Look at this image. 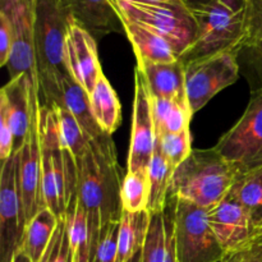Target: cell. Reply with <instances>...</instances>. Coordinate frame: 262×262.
<instances>
[{
  "label": "cell",
  "instance_id": "obj_1",
  "mask_svg": "<svg viewBox=\"0 0 262 262\" xmlns=\"http://www.w3.org/2000/svg\"><path fill=\"white\" fill-rule=\"evenodd\" d=\"M77 194L87 212L95 253L102 229L122 215V168L112 136L90 141V147L77 161Z\"/></svg>",
  "mask_w": 262,
  "mask_h": 262
},
{
  "label": "cell",
  "instance_id": "obj_2",
  "mask_svg": "<svg viewBox=\"0 0 262 262\" xmlns=\"http://www.w3.org/2000/svg\"><path fill=\"white\" fill-rule=\"evenodd\" d=\"M73 20L66 0L35 2V53L40 95L49 106H59L60 83L72 77L67 66L66 42Z\"/></svg>",
  "mask_w": 262,
  "mask_h": 262
},
{
  "label": "cell",
  "instance_id": "obj_3",
  "mask_svg": "<svg viewBox=\"0 0 262 262\" xmlns=\"http://www.w3.org/2000/svg\"><path fill=\"white\" fill-rule=\"evenodd\" d=\"M197 32L187 61L217 53H239L248 41L247 0H189Z\"/></svg>",
  "mask_w": 262,
  "mask_h": 262
},
{
  "label": "cell",
  "instance_id": "obj_4",
  "mask_svg": "<svg viewBox=\"0 0 262 262\" xmlns=\"http://www.w3.org/2000/svg\"><path fill=\"white\" fill-rule=\"evenodd\" d=\"M239 177L237 169L214 147L192 150L174 170L169 199L183 200L210 211L229 196Z\"/></svg>",
  "mask_w": 262,
  "mask_h": 262
},
{
  "label": "cell",
  "instance_id": "obj_5",
  "mask_svg": "<svg viewBox=\"0 0 262 262\" xmlns=\"http://www.w3.org/2000/svg\"><path fill=\"white\" fill-rule=\"evenodd\" d=\"M119 19L140 25L165 38L181 59L191 50L196 38V22L187 3L138 4L114 0Z\"/></svg>",
  "mask_w": 262,
  "mask_h": 262
},
{
  "label": "cell",
  "instance_id": "obj_6",
  "mask_svg": "<svg viewBox=\"0 0 262 262\" xmlns=\"http://www.w3.org/2000/svg\"><path fill=\"white\" fill-rule=\"evenodd\" d=\"M177 262H222L225 252L209 222V210L169 199Z\"/></svg>",
  "mask_w": 262,
  "mask_h": 262
},
{
  "label": "cell",
  "instance_id": "obj_7",
  "mask_svg": "<svg viewBox=\"0 0 262 262\" xmlns=\"http://www.w3.org/2000/svg\"><path fill=\"white\" fill-rule=\"evenodd\" d=\"M214 150L239 176L262 168V90L252 92L242 117L220 137Z\"/></svg>",
  "mask_w": 262,
  "mask_h": 262
},
{
  "label": "cell",
  "instance_id": "obj_8",
  "mask_svg": "<svg viewBox=\"0 0 262 262\" xmlns=\"http://www.w3.org/2000/svg\"><path fill=\"white\" fill-rule=\"evenodd\" d=\"M241 66L237 53H217L184 61L187 101L193 115L215 95L237 82Z\"/></svg>",
  "mask_w": 262,
  "mask_h": 262
},
{
  "label": "cell",
  "instance_id": "obj_9",
  "mask_svg": "<svg viewBox=\"0 0 262 262\" xmlns=\"http://www.w3.org/2000/svg\"><path fill=\"white\" fill-rule=\"evenodd\" d=\"M18 151L0 169V261L12 262L20 250L26 217L17 178Z\"/></svg>",
  "mask_w": 262,
  "mask_h": 262
},
{
  "label": "cell",
  "instance_id": "obj_10",
  "mask_svg": "<svg viewBox=\"0 0 262 262\" xmlns=\"http://www.w3.org/2000/svg\"><path fill=\"white\" fill-rule=\"evenodd\" d=\"M0 10L7 13L13 27V48L5 66L9 72V79L27 74L38 89L35 53V3L31 0H0Z\"/></svg>",
  "mask_w": 262,
  "mask_h": 262
},
{
  "label": "cell",
  "instance_id": "obj_11",
  "mask_svg": "<svg viewBox=\"0 0 262 262\" xmlns=\"http://www.w3.org/2000/svg\"><path fill=\"white\" fill-rule=\"evenodd\" d=\"M156 147V129L154 122L151 96L140 69H135L132 132L128 151L127 171H147Z\"/></svg>",
  "mask_w": 262,
  "mask_h": 262
},
{
  "label": "cell",
  "instance_id": "obj_12",
  "mask_svg": "<svg viewBox=\"0 0 262 262\" xmlns=\"http://www.w3.org/2000/svg\"><path fill=\"white\" fill-rule=\"evenodd\" d=\"M40 102V90L27 74L10 78L0 91V115L7 119L14 137V152L25 145Z\"/></svg>",
  "mask_w": 262,
  "mask_h": 262
},
{
  "label": "cell",
  "instance_id": "obj_13",
  "mask_svg": "<svg viewBox=\"0 0 262 262\" xmlns=\"http://www.w3.org/2000/svg\"><path fill=\"white\" fill-rule=\"evenodd\" d=\"M209 222L225 255L255 246V223L230 194L210 210Z\"/></svg>",
  "mask_w": 262,
  "mask_h": 262
},
{
  "label": "cell",
  "instance_id": "obj_14",
  "mask_svg": "<svg viewBox=\"0 0 262 262\" xmlns=\"http://www.w3.org/2000/svg\"><path fill=\"white\" fill-rule=\"evenodd\" d=\"M40 105V102H38ZM38 105L25 145L18 151L17 178L26 224L42 209L41 200V146L38 138Z\"/></svg>",
  "mask_w": 262,
  "mask_h": 262
},
{
  "label": "cell",
  "instance_id": "obj_15",
  "mask_svg": "<svg viewBox=\"0 0 262 262\" xmlns=\"http://www.w3.org/2000/svg\"><path fill=\"white\" fill-rule=\"evenodd\" d=\"M66 56L71 76L90 95L102 72L97 42L96 38L74 19L71 22L67 35Z\"/></svg>",
  "mask_w": 262,
  "mask_h": 262
},
{
  "label": "cell",
  "instance_id": "obj_16",
  "mask_svg": "<svg viewBox=\"0 0 262 262\" xmlns=\"http://www.w3.org/2000/svg\"><path fill=\"white\" fill-rule=\"evenodd\" d=\"M137 68L142 73L148 92L161 99H187L184 61L179 59L173 63L137 59Z\"/></svg>",
  "mask_w": 262,
  "mask_h": 262
},
{
  "label": "cell",
  "instance_id": "obj_17",
  "mask_svg": "<svg viewBox=\"0 0 262 262\" xmlns=\"http://www.w3.org/2000/svg\"><path fill=\"white\" fill-rule=\"evenodd\" d=\"M76 22L86 28L95 38L115 32L122 27L114 0H66Z\"/></svg>",
  "mask_w": 262,
  "mask_h": 262
},
{
  "label": "cell",
  "instance_id": "obj_18",
  "mask_svg": "<svg viewBox=\"0 0 262 262\" xmlns=\"http://www.w3.org/2000/svg\"><path fill=\"white\" fill-rule=\"evenodd\" d=\"M64 220H66L67 239L71 252V262L94 261L95 247L90 230L89 216L77 193L74 194L67 209Z\"/></svg>",
  "mask_w": 262,
  "mask_h": 262
},
{
  "label": "cell",
  "instance_id": "obj_19",
  "mask_svg": "<svg viewBox=\"0 0 262 262\" xmlns=\"http://www.w3.org/2000/svg\"><path fill=\"white\" fill-rule=\"evenodd\" d=\"M120 22L137 59L155 63H173L181 59L164 37L129 20L120 19Z\"/></svg>",
  "mask_w": 262,
  "mask_h": 262
},
{
  "label": "cell",
  "instance_id": "obj_20",
  "mask_svg": "<svg viewBox=\"0 0 262 262\" xmlns=\"http://www.w3.org/2000/svg\"><path fill=\"white\" fill-rule=\"evenodd\" d=\"M141 262H177L173 224L168 206L163 214L151 216L147 237L141 251Z\"/></svg>",
  "mask_w": 262,
  "mask_h": 262
},
{
  "label": "cell",
  "instance_id": "obj_21",
  "mask_svg": "<svg viewBox=\"0 0 262 262\" xmlns=\"http://www.w3.org/2000/svg\"><path fill=\"white\" fill-rule=\"evenodd\" d=\"M152 215L145 210L128 212L122 210L118 228L117 262H129L142 251Z\"/></svg>",
  "mask_w": 262,
  "mask_h": 262
},
{
  "label": "cell",
  "instance_id": "obj_22",
  "mask_svg": "<svg viewBox=\"0 0 262 262\" xmlns=\"http://www.w3.org/2000/svg\"><path fill=\"white\" fill-rule=\"evenodd\" d=\"M61 217L49 207H42L26 224L20 250L32 262H40L58 230Z\"/></svg>",
  "mask_w": 262,
  "mask_h": 262
},
{
  "label": "cell",
  "instance_id": "obj_23",
  "mask_svg": "<svg viewBox=\"0 0 262 262\" xmlns=\"http://www.w3.org/2000/svg\"><path fill=\"white\" fill-rule=\"evenodd\" d=\"M89 96L92 114L100 129L105 135L113 136L122 123V106L117 92L102 72Z\"/></svg>",
  "mask_w": 262,
  "mask_h": 262
},
{
  "label": "cell",
  "instance_id": "obj_24",
  "mask_svg": "<svg viewBox=\"0 0 262 262\" xmlns=\"http://www.w3.org/2000/svg\"><path fill=\"white\" fill-rule=\"evenodd\" d=\"M61 101L59 106H63L76 118L78 124L86 133L90 141L96 140L105 135L100 129L99 124L95 120L94 114L90 104L89 92L73 78V77H67L61 81Z\"/></svg>",
  "mask_w": 262,
  "mask_h": 262
},
{
  "label": "cell",
  "instance_id": "obj_25",
  "mask_svg": "<svg viewBox=\"0 0 262 262\" xmlns=\"http://www.w3.org/2000/svg\"><path fill=\"white\" fill-rule=\"evenodd\" d=\"M151 107L156 136L179 133L189 129L193 113L187 99H161L151 96Z\"/></svg>",
  "mask_w": 262,
  "mask_h": 262
},
{
  "label": "cell",
  "instance_id": "obj_26",
  "mask_svg": "<svg viewBox=\"0 0 262 262\" xmlns=\"http://www.w3.org/2000/svg\"><path fill=\"white\" fill-rule=\"evenodd\" d=\"M176 169L170 165L165 156L156 143L155 151L148 165V193L147 211L151 215L163 214L168 206L169 188H170L171 177Z\"/></svg>",
  "mask_w": 262,
  "mask_h": 262
},
{
  "label": "cell",
  "instance_id": "obj_27",
  "mask_svg": "<svg viewBox=\"0 0 262 262\" xmlns=\"http://www.w3.org/2000/svg\"><path fill=\"white\" fill-rule=\"evenodd\" d=\"M56 114L58 136L61 150L71 154L72 158L81 160L90 147V140L78 124L76 118L63 106H53Z\"/></svg>",
  "mask_w": 262,
  "mask_h": 262
},
{
  "label": "cell",
  "instance_id": "obj_28",
  "mask_svg": "<svg viewBox=\"0 0 262 262\" xmlns=\"http://www.w3.org/2000/svg\"><path fill=\"white\" fill-rule=\"evenodd\" d=\"M229 194L247 211L256 228L262 219V168L241 176Z\"/></svg>",
  "mask_w": 262,
  "mask_h": 262
},
{
  "label": "cell",
  "instance_id": "obj_29",
  "mask_svg": "<svg viewBox=\"0 0 262 262\" xmlns=\"http://www.w3.org/2000/svg\"><path fill=\"white\" fill-rule=\"evenodd\" d=\"M148 193V170L125 173L120 191L122 209L124 211L141 212L147 210Z\"/></svg>",
  "mask_w": 262,
  "mask_h": 262
},
{
  "label": "cell",
  "instance_id": "obj_30",
  "mask_svg": "<svg viewBox=\"0 0 262 262\" xmlns=\"http://www.w3.org/2000/svg\"><path fill=\"white\" fill-rule=\"evenodd\" d=\"M191 130L186 129L179 133L156 136L159 148L174 169L178 168L192 152Z\"/></svg>",
  "mask_w": 262,
  "mask_h": 262
},
{
  "label": "cell",
  "instance_id": "obj_31",
  "mask_svg": "<svg viewBox=\"0 0 262 262\" xmlns=\"http://www.w3.org/2000/svg\"><path fill=\"white\" fill-rule=\"evenodd\" d=\"M238 59H243L248 76L255 84L253 91L262 90V41H250L238 53Z\"/></svg>",
  "mask_w": 262,
  "mask_h": 262
},
{
  "label": "cell",
  "instance_id": "obj_32",
  "mask_svg": "<svg viewBox=\"0 0 262 262\" xmlns=\"http://www.w3.org/2000/svg\"><path fill=\"white\" fill-rule=\"evenodd\" d=\"M118 228L119 220L112 222L102 229L99 246L92 262H117L118 258Z\"/></svg>",
  "mask_w": 262,
  "mask_h": 262
},
{
  "label": "cell",
  "instance_id": "obj_33",
  "mask_svg": "<svg viewBox=\"0 0 262 262\" xmlns=\"http://www.w3.org/2000/svg\"><path fill=\"white\" fill-rule=\"evenodd\" d=\"M40 262H71V252H69L68 239H67L64 216L61 217L58 230L54 234L53 239Z\"/></svg>",
  "mask_w": 262,
  "mask_h": 262
},
{
  "label": "cell",
  "instance_id": "obj_34",
  "mask_svg": "<svg viewBox=\"0 0 262 262\" xmlns=\"http://www.w3.org/2000/svg\"><path fill=\"white\" fill-rule=\"evenodd\" d=\"M13 48V27L9 17L0 10V66H7Z\"/></svg>",
  "mask_w": 262,
  "mask_h": 262
},
{
  "label": "cell",
  "instance_id": "obj_35",
  "mask_svg": "<svg viewBox=\"0 0 262 262\" xmlns=\"http://www.w3.org/2000/svg\"><path fill=\"white\" fill-rule=\"evenodd\" d=\"M248 41H262V0H247Z\"/></svg>",
  "mask_w": 262,
  "mask_h": 262
},
{
  "label": "cell",
  "instance_id": "obj_36",
  "mask_svg": "<svg viewBox=\"0 0 262 262\" xmlns=\"http://www.w3.org/2000/svg\"><path fill=\"white\" fill-rule=\"evenodd\" d=\"M222 262H262V245H255L241 252L225 255Z\"/></svg>",
  "mask_w": 262,
  "mask_h": 262
},
{
  "label": "cell",
  "instance_id": "obj_37",
  "mask_svg": "<svg viewBox=\"0 0 262 262\" xmlns=\"http://www.w3.org/2000/svg\"><path fill=\"white\" fill-rule=\"evenodd\" d=\"M128 3H138V4H174V3H187L189 0H122Z\"/></svg>",
  "mask_w": 262,
  "mask_h": 262
},
{
  "label": "cell",
  "instance_id": "obj_38",
  "mask_svg": "<svg viewBox=\"0 0 262 262\" xmlns=\"http://www.w3.org/2000/svg\"><path fill=\"white\" fill-rule=\"evenodd\" d=\"M255 245H262V219L255 228Z\"/></svg>",
  "mask_w": 262,
  "mask_h": 262
},
{
  "label": "cell",
  "instance_id": "obj_39",
  "mask_svg": "<svg viewBox=\"0 0 262 262\" xmlns=\"http://www.w3.org/2000/svg\"><path fill=\"white\" fill-rule=\"evenodd\" d=\"M12 262H32V261H31V258L28 257L22 250H19L17 253H15L14 258H13Z\"/></svg>",
  "mask_w": 262,
  "mask_h": 262
},
{
  "label": "cell",
  "instance_id": "obj_40",
  "mask_svg": "<svg viewBox=\"0 0 262 262\" xmlns=\"http://www.w3.org/2000/svg\"><path fill=\"white\" fill-rule=\"evenodd\" d=\"M129 262H141V252L138 253L137 256H135V257H133Z\"/></svg>",
  "mask_w": 262,
  "mask_h": 262
},
{
  "label": "cell",
  "instance_id": "obj_41",
  "mask_svg": "<svg viewBox=\"0 0 262 262\" xmlns=\"http://www.w3.org/2000/svg\"><path fill=\"white\" fill-rule=\"evenodd\" d=\"M31 2H32V3H35V2H36V0H31Z\"/></svg>",
  "mask_w": 262,
  "mask_h": 262
}]
</instances>
